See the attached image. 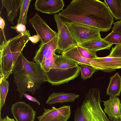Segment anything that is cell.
I'll use <instances>...</instances> for the list:
<instances>
[{"mask_svg":"<svg viewBox=\"0 0 121 121\" xmlns=\"http://www.w3.org/2000/svg\"><path fill=\"white\" fill-rule=\"evenodd\" d=\"M5 25V23L4 19L0 16V28L2 32L3 35L4 40L7 41L5 36V35L4 28Z\"/></svg>","mask_w":121,"mask_h":121,"instance_id":"obj_30","label":"cell"},{"mask_svg":"<svg viewBox=\"0 0 121 121\" xmlns=\"http://www.w3.org/2000/svg\"><path fill=\"white\" fill-rule=\"evenodd\" d=\"M113 24L112 31L121 33V21L114 22Z\"/></svg>","mask_w":121,"mask_h":121,"instance_id":"obj_29","label":"cell"},{"mask_svg":"<svg viewBox=\"0 0 121 121\" xmlns=\"http://www.w3.org/2000/svg\"><path fill=\"white\" fill-rule=\"evenodd\" d=\"M104 112L111 121H119L121 104L119 98L116 96H110L109 99L104 101Z\"/></svg>","mask_w":121,"mask_h":121,"instance_id":"obj_14","label":"cell"},{"mask_svg":"<svg viewBox=\"0 0 121 121\" xmlns=\"http://www.w3.org/2000/svg\"><path fill=\"white\" fill-rule=\"evenodd\" d=\"M62 55L76 62L78 65L84 64L90 65L97 70L108 72H111L116 69L108 68L93 59L86 58L82 56L78 51L77 46L69 48L61 52Z\"/></svg>","mask_w":121,"mask_h":121,"instance_id":"obj_10","label":"cell"},{"mask_svg":"<svg viewBox=\"0 0 121 121\" xmlns=\"http://www.w3.org/2000/svg\"><path fill=\"white\" fill-rule=\"evenodd\" d=\"M11 109L16 121H34L37 113L30 105L23 102L13 104Z\"/></svg>","mask_w":121,"mask_h":121,"instance_id":"obj_12","label":"cell"},{"mask_svg":"<svg viewBox=\"0 0 121 121\" xmlns=\"http://www.w3.org/2000/svg\"><path fill=\"white\" fill-rule=\"evenodd\" d=\"M64 5L62 0H36L35 4V10L51 14L63 10Z\"/></svg>","mask_w":121,"mask_h":121,"instance_id":"obj_13","label":"cell"},{"mask_svg":"<svg viewBox=\"0 0 121 121\" xmlns=\"http://www.w3.org/2000/svg\"><path fill=\"white\" fill-rule=\"evenodd\" d=\"M28 22L35 30L37 35L39 36L41 42L43 43H48L57 34V33L52 30L37 13L33 17L29 20Z\"/></svg>","mask_w":121,"mask_h":121,"instance_id":"obj_9","label":"cell"},{"mask_svg":"<svg viewBox=\"0 0 121 121\" xmlns=\"http://www.w3.org/2000/svg\"><path fill=\"white\" fill-rule=\"evenodd\" d=\"M54 17L58 30L57 49L62 52L77 45L67 26L62 18L57 14Z\"/></svg>","mask_w":121,"mask_h":121,"instance_id":"obj_8","label":"cell"},{"mask_svg":"<svg viewBox=\"0 0 121 121\" xmlns=\"http://www.w3.org/2000/svg\"><path fill=\"white\" fill-rule=\"evenodd\" d=\"M80 65L81 78L84 80L91 78L93 74L97 71L96 69L90 65L84 64Z\"/></svg>","mask_w":121,"mask_h":121,"instance_id":"obj_24","label":"cell"},{"mask_svg":"<svg viewBox=\"0 0 121 121\" xmlns=\"http://www.w3.org/2000/svg\"><path fill=\"white\" fill-rule=\"evenodd\" d=\"M110 81L107 94L110 96H119L121 92V77L118 73L110 77Z\"/></svg>","mask_w":121,"mask_h":121,"instance_id":"obj_18","label":"cell"},{"mask_svg":"<svg viewBox=\"0 0 121 121\" xmlns=\"http://www.w3.org/2000/svg\"><path fill=\"white\" fill-rule=\"evenodd\" d=\"M65 23L77 45L102 38L100 31L96 27L79 23Z\"/></svg>","mask_w":121,"mask_h":121,"instance_id":"obj_6","label":"cell"},{"mask_svg":"<svg viewBox=\"0 0 121 121\" xmlns=\"http://www.w3.org/2000/svg\"><path fill=\"white\" fill-rule=\"evenodd\" d=\"M12 72L13 82L17 87L20 98L28 91L34 95L41 84L48 79L40 65L26 58L22 53L16 60Z\"/></svg>","mask_w":121,"mask_h":121,"instance_id":"obj_2","label":"cell"},{"mask_svg":"<svg viewBox=\"0 0 121 121\" xmlns=\"http://www.w3.org/2000/svg\"><path fill=\"white\" fill-rule=\"evenodd\" d=\"M43 108L44 112L37 117L38 121H67L71 116L70 105H64L58 108L52 107L51 109Z\"/></svg>","mask_w":121,"mask_h":121,"instance_id":"obj_11","label":"cell"},{"mask_svg":"<svg viewBox=\"0 0 121 121\" xmlns=\"http://www.w3.org/2000/svg\"><path fill=\"white\" fill-rule=\"evenodd\" d=\"M24 96L28 99L31 101L36 103L39 105H40V103L36 98L29 95L25 93L24 94Z\"/></svg>","mask_w":121,"mask_h":121,"instance_id":"obj_32","label":"cell"},{"mask_svg":"<svg viewBox=\"0 0 121 121\" xmlns=\"http://www.w3.org/2000/svg\"><path fill=\"white\" fill-rule=\"evenodd\" d=\"M80 66L71 68L64 69L57 66L45 73L48 82L52 85H59L73 80L79 75Z\"/></svg>","mask_w":121,"mask_h":121,"instance_id":"obj_7","label":"cell"},{"mask_svg":"<svg viewBox=\"0 0 121 121\" xmlns=\"http://www.w3.org/2000/svg\"><path fill=\"white\" fill-rule=\"evenodd\" d=\"M31 36L29 30L20 33L0 45V75L6 79L13 73L14 64Z\"/></svg>","mask_w":121,"mask_h":121,"instance_id":"obj_3","label":"cell"},{"mask_svg":"<svg viewBox=\"0 0 121 121\" xmlns=\"http://www.w3.org/2000/svg\"><path fill=\"white\" fill-rule=\"evenodd\" d=\"M58 15L65 23L89 25L103 32L109 30L114 23L107 6L99 0H73Z\"/></svg>","mask_w":121,"mask_h":121,"instance_id":"obj_1","label":"cell"},{"mask_svg":"<svg viewBox=\"0 0 121 121\" xmlns=\"http://www.w3.org/2000/svg\"></svg>","mask_w":121,"mask_h":121,"instance_id":"obj_36","label":"cell"},{"mask_svg":"<svg viewBox=\"0 0 121 121\" xmlns=\"http://www.w3.org/2000/svg\"><path fill=\"white\" fill-rule=\"evenodd\" d=\"M112 16L116 20H121V0H104Z\"/></svg>","mask_w":121,"mask_h":121,"instance_id":"obj_20","label":"cell"},{"mask_svg":"<svg viewBox=\"0 0 121 121\" xmlns=\"http://www.w3.org/2000/svg\"><path fill=\"white\" fill-rule=\"evenodd\" d=\"M113 44L107 42L104 39H96L86 43L81 46L90 50L97 51L101 50H109Z\"/></svg>","mask_w":121,"mask_h":121,"instance_id":"obj_17","label":"cell"},{"mask_svg":"<svg viewBox=\"0 0 121 121\" xmlns=\"http://www.w3.org/2000/svg\"><path fill=\"white\" fill-rule=\"evenodd\" d=\"M93 59L109 69H116L121 68V57L108 56L104 57H97Z\"/></svg>","mask_w":121,"mask_h":121,"instance_id":"obj_19","label":"cell"},{"mask_svg":"<svg viewBox=\"0 0 121 121\" xmlns=\"http://www.w3.org/2000/svg\"><path fill=\"white\" fill-rule=\"evenodd\" d=\"M108 56L121 57V44H116L115 47H112L110 53Z\"/></svg>","mask_w":121,"mask_h":121,"instance_id":"obj_27","label":"cell"},{"mask_svg":"<svg viewBox=\"0 0 121 121\" xmlns=\"http://www.w3.org/2000/svg\"><path fill=\"white\" fill-rule=\"evenodd\" d=\"M78 51L80 55L86 58L93 59L97 57L96 52L91 51L81 46L77 45Z\"/></svg>","mask_w":121,"mask_h":121,"instance_id":"obj_26","label":"cell"},{"mask_svg":"<svg viewBox=\"0 0 121 121\" xmlns=\"http://www.w3.org/2000/svg\"><path fill=\"white\" fill-rule=\"evenodd\" d=\"M103 39L112 44H121V33L112 31Z\"/></svg>","mask_w":121,"mask_h":121,"instance_id":"obj_25","label":"cell"},{"mask_svg":"<svg viewBox=\"0 0 121 121\" xmlns=\"http://www.w3.org/2000/svg\"><path fill=\"white\" fill-rule=\"evenodd\" d=\"M29 40H30L33 43H36L39 40L40 38L39 36L38 35L30 36L29 38Z\"/></svg>","mask_w":121,"mask_h":121,"instance_id":"obj_31","label":"cell"},{"mask_svg":"<svg viewBox=\"0 0 121 121\" xmlns=\"http://www.w3.org/2000/svg\"><path fill=\"white\" fill-rule=\"evenodd\" d=\"M100 94L97 88L89 89L82 105L75 111L74 121H111L101 107Z\"/></svg>","mask_w":121,"mask_h":121,"instance_id":"obj_4","label":"cell"},{"mask_svg":"<svg viewBox=\"0 0 121 121\" xmlns=\"http://www.w3.org/2000/svg\"><path fill=\"white\" fill-rule=\"evenodd\" d=\"M2 121H15V120L13 118H11L7 116L4 119H2Z\"/></svg>","mask_w":121,"mask_h":121,"instance_id":"obj_33","label":"cell"},{"mask_svg":"<svg viewBox=\"0 0 121 121\" xmlns=\"http://www.w3.org/2000/svg\"><path fill=\"white\" fill-rule=\"evenodd\" d=\"M120 120L119 121H121V106L120 109Z\"/></svg>","mask_w":121,"mask_h":121,"instance_id":"obj_34","label":"cell"},{"mask_svg":"<svg viewBox=\"0 0 121 121\" xmlns=\"http://www.w3.org/2000/svg\"><path fill=\"white\" fill-rule=\"evenodd\" d=\"M58 35L46 43L41 42L36 51L33 61L39 64L45 73H48L55 65V61L58 55L55 53L57 49Z\"/></svg>","mask_w":121,"mask_h":121,"instance_id":"obj_5","label":"cell"},{"mask_svg":"<svg viewBox=\"0 0 121 121\" xmlns=\"http://www.w3.org/2000/svg\"></svg>","mask_w":121,"mask_h":121,"instance_id":"obj_35","label":"cell"},{"mask_svg":"<svg viewBox=\"0 0 121 121\" xmlns=\"http://www.w3.org/2000/svg\"><path fill=\"white\" fill-rule=\"evenodd\" d=\"M31 0H21L19 16L17 24H22L26 25L27 23L28 10Z\"/></svg>","mask_w":121,"mask_h":121,"instance_id":"obj_22","label":"cell"},{"mask_svg":"<svg viewBox=\"0 0 121 121\" xmlns=\"http://www.w3.org/2000/svg\"><path fill=\"white\" fill-rule=\"evenodd\" d=\"M0 113L2 108L4 106L6 96L9 88V84L8 81L1 76H0Z\"/></svg>","mask_w":121,"mask_h":121,"instance_id":"obj_23","label":"cell"},{"mask_svg":"<svg viewBox=\"0 0 121 121\" xmlns=\"http://www.w3.org/2000/svg\"><path fill=\"white\" fill-rule=\"evenodd\" d=\"M79 96V95L74 93L53 92L50 95L46 103L50 105L58 103L72 102Z\"/></svg>","mask_w":121,"mask_h":121,"instance_id":"obj_15","label":"cell"},{"mask_svg":"<svg viewBox=\"0 0 121 121\" xmlns=\"http://www.w3.org/2000/svg\"><path fill=\"white\" fill-rule=\"evenodd\" d=\"M10 28L16 30L17 32L20 33L24 32L26 30L25 26L22 24H17L16 26H11Z\"/></svg>","mask_w":121,"mask_h":121,"instance_id":"obj_28","label":"cell"},{"mask_svg":"<svg viewBox=\"0 0 121 121\" xmlns=\"http://www.w3.org/2000/svg\"><path fill=\"white\" fill-rule=\"evenodd\" d=\"M58 58L55 61V65L62 69H66L77 66V63L62 55H58Z\"/></svg>","mask_w":121,"mask_h":121,"instance_id":"obj_21","label":"cell"},{"mask_svg":"<svg viewBox=\"0 0 121 121\" xmlns=\"http://www.w3.org/2000/svg\"><path fill=\"white\" fill-rule=\"evenodd\" d=\"M1 1L3 6L6 10L8 19L12 22L17 16L20 8L21 0H1Z\"/></svg>","mask_w":121,"mask_h":121,"instance_id":"obj_16","label":"cell"}]
</instances>
